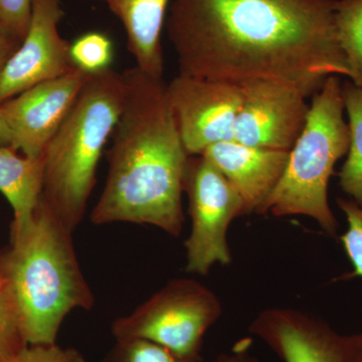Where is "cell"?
<instances>
[{
    "mask_svg": "<svg viewBox=\"0 0 362 362\" xmlns=\"http://www.w3.org/2000/svg\"><path fill=\"white\" fill-rule=\"evenodd\" d=\"M124 100L108 151L106 185L90 214L95 225L132 223L178 237L188 156L163 78L122 73Z\"/></svg>",
    "mask_w": 362,
    "mask_h": 362,
    "instance_id": "7a4b0ae2",
    "label": "cell"
},
{
    "mask_svg": "<svg viewBox=\"0 0 362 362\" xmlns=\"http://www.w3.org/2000/svg\"><path fill=\"white\" fill-rule=\"evenodd\" d=\"M71 230L40 197L25 230L11 235L1 267L28 345L56 343L75 309L90 310L95 297L81 270Z\"/></svg>",
    "mask_w": 362,
    "mask_h": 362,
    "instance_id": "3957f363",
    "label": "cell"
},
{
    "mask_svg": "<svg viewBox=\"0 0 362 362\" xmlns=\"http://www.w3.org/2000/svg\"><path fill=\"white\" fill-rule=\"evenodd\" d=\"M21 44L20 39L0 25V76Z\"/></svg>",
    "mask_w": 362,
    "mask_h": 362,
    "instance_id": "cb8c5ba5",
    "label": "cell"
},
{
    "mask_svg": "<svg viewBox=\"0 0 362 362\" xmlns=\"http://www.w3.org/2000/svg\"><path fill=\"white\" fill-rule=\"evenodd\" d=\"M312 97L304 129L259 214L309 216L335 235L337 221L328 204V183L335 164L349 152L350 144L339 78H327Z\"/></svg>",
    "mask_w": 362,
    "mask_h": 362,
    "instance_id": "5b68a950",
    "label": "cell"
},
{
    "mask_svg": "<svg viewBox=\"0 0 362 362\" xmlns=\"http://www.w3.org/2000/svg\"><path fill=\"white\" fill-rule=\"evenodd\" d=\"M345 110L349 116V156L339 173V185L352 201L362 206V89L351 81L342 85Z\"/></svg>",
    "mask_w": 362,
    "mask_h": 362,
    "instance_id": "2e32d148",
    "label": "cell"
},
{
    "mask_svg": "<svg viewBox=\"0 0 362 362\" xmlns=\"http://www.w3.org/2000/svg\"><path fill=\"white\" fill-rule=\"evenodd\" d=\"M44 158L20 156L11 146H0V192L13 211L11 235L25 230L40 201L44 188Z\"/></svg>",
    "mask_w": 362,
    "mask_h": 362,
    "instance_id": "9a60e30c",
    "label": "cell"
},
{
    "mask_svg": "<svg viewBox=\"0 0 362 362\" xmlns=\"http://www.w3.org/2000/svg\"><path fill=\"white\" fill-rule=\"evenodd\" d=\"M243 102L233 140L259 148L291 151L306 124L310 105L301 90L279 81L240 83Z\"/></svg>",
    "mask_w": 362,
    "mask_h": 362,
    "instance_id": "9c48e42d",
    "label": "cell"
},
{
    "mask_svg": "<svg viewBox=\"0 0 362 362\" xmlns=\"http://www.w3.org/2000/svg\"><path fill=\"white\" fill-rule=\"evenodd\" d=\"M89 74L74 69L0 104L13 133V148L39 158L64 122Z\"/></svg>",
    "mask_w": 362,
    "mask_h": 362,
    "instance_id": "8fae6325",
    "label": "cell"
},
{
    "mask_svg": "<svg viewBox=\"0 0 362 362\" xmlns=\"http://www.w3.org/2000/svg\"><path fill=\"white\" fill-rule=\"evenodd\" d=\"M221 315L220 299L211 290L192 279H175L129 315L116 319L112 333L116 340H148L180 356H197Z\"/></svg>",
    "mask_w": 362,
    "mask_h": 362,
    "instance_id": "8992f818",
    "label": "cell"
},
{
    "mask_svg": "<svg viewBox=\"0 0 362 362\" xmlns=\"http://www.w3.org/2000/svg\"><path fill=\"white\" fill-rule=\"evenodd\" d=\"M349 338L352 362H362V331L359 334Z\"/></svg>",
    "mask_w": 362,
    "mask_h": 362,
    "instance_id": "4316f807",
    "label": "cell"
},
{
    "mask_svg": "<svg viewBox=\"0 0 362 362\" xmlns=\"http://www.w3.org/2000/svg\"><path fill=\"white\" fill-rule=\"evenodd\" d=\"M123 100L122 74L112 69L90 74L42 154V199L71 232L84 218Z\"/></svg>",
    "mask_w": 362,
    "mask_h": 362,
    "instance_id": "277c9868",
    "label": "cell"
},
{
    "mask_svg": "<svg viewBox=\"0 0 362 362\" xmlns=\"http://www.w3.org/2000/svg\"><path fill=\"white\" fill-rule=\"evenodd\" d=\"M337 204L346 216L347 230L340 240L354 266L350 277H362V206L352 199H338Z\"/></svg>",
    "mask_w": 362,
    "mask_h": 362,
    "instance_id": "44dd1931",
    "label": "cell"
},
{
    "mask_svg": "<svg viewBox=\"0 0 362 362\" xmlns=\"http://www.w3.org/2000/svg\"><path fill=\"white\" fill-rule=\"evenodd\" d=\"M103 362H204V359L202 356H180L148 340L120 339Z\"/></svg>",
    "mask_w": 362,
    "mask_h": 362,
    "instance_id": "ffe728a7",
    "label": "cell"
},
{
    "mask_svg": "<svg viewBox=\"0 0 362 362\" xmlns=\"http://www.w3.org/2000/svg\"><path fill=\"white\" fill-rule=\"evenodd\" d=\"M168 96L188 156L233 140L242 85L178 74L168 85Z\"/></svg>",
    "mask_w": 362,
    "mask_h": 362,
    "instance_id": "ba28073f",
    "label": "cell"
},
{
    "mask_svg": "<svg viewBox=\"0 0 362 362\" xmlns=\"http://www.w3.org/2000/svg\"><path fill=\"white\" fill-rule=\"evenodd\" d=\"M11 362H86L77 350L63 349L57 343L28 345Z\"/></svg>",
    "mask_w": 362,
    "mask_h": 362,
    "instance_id": "603a6c76",
    "label": "cell"
},
{
    "mask_svg": "<svg viewBox=\"0 0 362 362\" xmlns=\"http://www.w3.org/2000/svg\"><path fill=\"white\" fill-rule=\"evenodd\" d=\"M211 362H262L256 356H252L247 349H235L228 354H223Z\"/></svg>",
    "mask_w": 362,
    "mask_h": 362,
    "instance_id": "d4e9b609",
    "label": "cell"
},
{
    "mask_svg": "<svg viewBox=\"0 0 362 362\" xmlns=\"http://www.w3.org/2000/svg\"><path fill=\"white\" fill-rule=\"evenodd\" d=\"M26 346L11 289L1 267L0 252V362H11Z\"/></svg>",
    "mask_w": 362,
    "mask_h": 362,
    "instance_id": "ac0fdd59",
    "label": "cell"
},
{
    "mask_svg": "<svg viewBox=\"0 0 362 362\" xmlns=\"http://www.w3.org/2000/svg\"><path fill=\"white\" fill-rule=\"evenodd\" d=\"M192 230L185 240L187 272L206 276L216 264L232 262L230 223L246 216L244 202L226 176L202 156L188 157L183 176Z\"/></svg>",
    "mask_w": 362,
    "mask_h": 362,
    "instance_id": "52a82bcc",
    "label": "cell"
},
{
    "mask_svg": "<svg viewBox=\"0 0 362 362\" xmlns=\"http://www.w3.org/2000/svg\"><path fill=\"white\" fill-rule=\"evenodd\" d=\"M284 362H352L349 338L306 312L270 308L250 325Z\"/></svg>",
    "mask_w": 362,
    "mask_h": 362,
    "instance_id": "7c38bea8",
    "label": "cell"
},
{
    "mask_svg": "<svg viewBox=\"0 0 362 362\" xmlns=\"http://www.w3.org/2000/svg\"><path fill=\"white\" fill-rule=\"evenodd\" d=\"M13 133L7 122L6 114L0 106V146H11Z\"/></svg>",
    "mask_w": 362,
    "mask_h": 362,
    "instance_id": "484cf974",
    "label": "cell"
},
{
    "mask_svg": "<svg viewBox=\"0 0 362 362\" xmlns=\"http://www.w3.org/2000/svg\"><path fill=\"white\" fill-rule=\"evenodd\" d=\"M289 153L247 146L232 140L211 145L201 156L209 159L230 181L249 214L261 213L284 173Z\"/></svg>",
    "mask_w": 362,
    "mask_h": 362,
    "instance_id": "4fadbf2b",
    "label": "cell"
},
{
    "mask_svg": "<svg viewBox=\"0 0 362 362\" xmlns=\"http://www.w3.org/2000/svg\"><path fill=\"white\" fill-rule=\"evenodd\" d=\"M70 54L74 66L85 73L97 74L111 69L113 44L104 33H85L71 44Z\"/></svg>",
    "mask_w": 362,
    "mask_h": 362,
    "instance_id": "d6986e66",
    "label": "cell"
},
{
    "mask_svg": "<svg viewBox=\"0 0 362 362\" xmlns=\"http://www.w3.org/2000/svg\"><path fill=\"white\" fill-rule=\"evenodd\" d=\"M103 1H105V0H103Z\"/></svg>",
    "mask_w": 362,
    "mask_h": 362,
    "instance_id": "83f0119b",
    "label": "cell"
},
{
    "mask_svg": "<svg viewBox=\"0 0 362 362\" xmlns=\"http://www.w3.org/2000/svg\"><path fill=\"white\" fill-rule=\"evenodd\" d=\"M33 0H0V25L23 40L32 16Z\"/></svg>",
    "mask_w": 362,
    "mask_h": 362,
    "instance_id": "7402d4cb",
    "label": "cell"
},
{
    "mask_svg": "<svg viewBox=\"0 0 362 362\" xmlns=\"http://www.w3.org/2000/svg\"><path fill=\"white\" fill-rule=\"evenodd\" d=\"M337 0H171L165 21L180 75L287 83L305 97L349 78Z\"/></svg>",
    "mask_w": 362,
    "mask_h": 362,
    "instance_id": "6da1fadb",
    "label": "cell"
},
{
    "mask_svg": "<svg viewBox=\"0 0 362 362\" xmlns=\"http://www.w3.org/2000/svg\"><path fill=\"white\" fill-rule=\"evenodd\" d=\"M64 16L61 0H33L28 33L0 76V104L76 69L59 32Z\"/></svg>",
    "mask_w": 362,
    "mask_h": 362,
    "instance_id": "30bf717a",
    "label": "cell"
},
{
    "mask_svg": "<svg viewBox=\"0 0 362 362\" xmlns=\"http://www.w3.org/2000/svg\"><path fill=\"white\" fill-rule=\"evenodd\" d=\"M121 21L127 37V49L136 66L156 78H163L162 32L171 0H105Z\"/></svg>",
    "mask_w": 362,
    "mask_h": 362,
    "instance_id": "5bb4252c",
    "label": "cell"
},
{
    "mask_svg": "<svg viewBox=\"0 0 362 362\" xmlns=\"http://www.w3.org/2000/svg\"><path fill=\"white\" fill-rule=\"evenodd\" d=\"M335 25L349 78L362 89V0H337Z\"/></svg>",
    "mask_w": 362,
    "mask_h": 362,
    "instance_id": "e0dca14e",
    "label": "cell"
}]
</instances>
